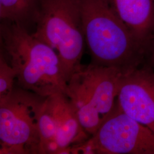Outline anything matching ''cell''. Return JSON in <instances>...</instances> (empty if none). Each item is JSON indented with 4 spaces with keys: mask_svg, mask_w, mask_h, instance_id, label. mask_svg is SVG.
Listing matches in <instances>:
<instances>
[{
    "mask_svg": "<svg viewBox=\"0 0 154 154\" xmlns=\"http://www.w3.org/2000/svg\"><path fill=\"white\" fill-rule=\"evenodd\" d=\"M0 51L20 88L43 97L66 93L67 80L57 53L21 25L1 21Z\"/></svg>",
    "mask_w": 154,
    "mask_h": 154,
    "instance_id": "obj_1",
    "label": "cell"
},
{
    "mask_svg": "<svg viewBox=\"0 0 154 154\" xmlns=\"http://www.w3.org/2000/svg\"><path fill=\"white\" fill-rule=\"evenodd\" d=\"M91 63L123 72L146 59V50L106 0H77Z\"/></svg>",
    "mask_w": 154,
    "mask_h": 154,
    "instance_id": "obj_2",
    "label": "cell"
},
{
    "mask_svg": "<svg viewBox=\"0 0 154 154\" xmlns=\"http://www.w3.org/2000/svg\"><path fill=\"white\" fill-rule=\"evenodd\" d=\"M125 72L91 63L81 65L67 82L66 95L84 130L93 136L117 106L119 85Z\"/></svg>",
    "mask_w": 154,
    "mask_h": 154,
    "instance_id": "obj_3",
    "label": "cell"
},
{
    "mask_svg": "<svg viewBox=\"0 0 154 154\" xmlns=\"http://www.w3.org/2000/svg\"><path fill=\"white\" fill-rule=\"evenodd\" d=\"M35 27L32 35L57 53L68 82L86 44L77 0H40Z\"/></svg>",
    "mask_w": 154,
    "mask_h": 154,
    "instance_id": "obj_4",
    "label": "cell"
},
{
    "mask_svg": "<svg viewBox=\"0 0 154 154\" xmlns=\"http://www.w3.org/2000/svg\"><path fill=\"white\" fill-rule=\"evenodd\" d=\"M46 98L19 87L0 98V154H39V119Z\"/></svg>",
    "mask_w": 154,
    "mask_h": 154,
    "instance_id": "obj_5",
    "label": "cell"
},
{
    "mask_svg": "<svg viewBox=\"0 0 154 154\" xmlns=\"http://www.w3.org/2000/svg\"><path fill=\"white\" fill-rule=\"evenodd\" d=\"M79 154H154V132L119 109H116L86 141Z\"/></svg>",
    "mask_w": 154,
    "mask_h": 154,
    "instance_id": "obj_6",
    "label": "cell"
},
{
    "mask_svg": "<svg viewBox=\"0 0 154 154\" xmlns=\"http://www.w3.org/2000/svg\"><path fill=\"white\" fill-rule=\"evenodd\" d=\"M119 109L154 132V70L135 67L121 78L117 98Z\"/></svg>",
    "mask_w": 154,
    "mask_h": 154,
    "instance_id": "obj_7",
    "label": "cell"
},
{
    "mask_svg": "<svg viewBox=\"0 0 154 154\" xmlns=\"http://www.w3.org/2000/svg\"><path fill=\"white\" fill-rule=\"evenodd\" d=\"M45 103L53 116L56 127L58 154H70V149L88 139L75 111L65 93H57L46 98Z\"/></svg>",
    "mask_w": 154,
    "mask_h": 154,
    "instance_id": "obj_8",
    "label": "cell"
},
{
    "mask_svg": "<svg viewBox=\"0 0 154 154\" xmlns=\"http://www.w3.org/2000/svg\"><path fill=\"white\" fill-rule=\"evenodd\" d=\"M146 50L154 32V0H106Z\"/></svg>",
    "mask_w": 154,
    "mask_h": 154,
    "instance_id": "obj_9",
    "label": "cell"
},
{
    "mask_svg": "<svg viewBox=\"0 0 154 154\" xmlns=\"http://www.w3.org/2000/svg\"><path fill=\"white\" fill-rule=\"evenodd\" d=\"M40 0H0L1 21L14 22L29 30L35 25Z\"/></svg>",
    "mask_w": 154,
    "mask_h": 154,
    "instance_id": "obj_10",
    "label": "cell"
},
{
    "mask_svg": "<svg viewBox=\"0 0 154 154\" xmlns=\"http://www.w3.org/2000/svg\"><path fill=\"white\" fill-rule=\"evenodd\" d=\"M39 154H58L56 142V127L53 116L48 110L45 100L39 119Z\"/></svg>",
    "mask_w": 154,
    "mask_h": 154,
    "instance_id": "obj_11",
    "label": "cell"
},
{
    "mask_svg": "<svg viewBox=\"0 0 154 154\" xmlns=\"http://www.w3.org/2000/svg\"><path fill=\"white\" fill-rule=\"evenodd\" d=\"M16 73L0 51V98H3L11 93L14 88Z\"/></svg>",
    "mask_w": 154,
    "mask_h": 154,
    "instance_id": "obj_12",
    "label": "cell"
},
{
    "mask_svg": "<svg viewBox=\"0 0 154 154\" xmlns=\"http://www.w3.org/2000/svg\"><path fill=\"white\" fill-rule=\"evenodd\" d=\"M146 59L148 61L149 66L154 70V32L147 49Z\"/></svg>",
    "mask_w": 154,
    "mask_h": 154,
    "instance_id": "obj_13",
    "label": "cell"
}]
</instances>
